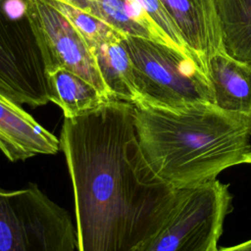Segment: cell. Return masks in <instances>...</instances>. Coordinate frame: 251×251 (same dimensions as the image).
<instances>
[{
  "mask_svg": "<svg viewBox=\"0 0 251 251\" xmlns=\"http://www.w3.org/2000/svg\"><path fill=\"white\" fill-rule=\"evenodd\" d=\"M59 139L73 187L77 251H138L164 226L179 190L146 163L134 105L109 100L64 118Z\"/></svg>",
  "mask_w": 251,
  "mask_h": 251,
  "instance_id": "1",
  "label": "cell"
},
{
  "mask_svg": "<svg viewBox=\"0 0 251 251\" xmlns=\"http://www.w3.org/2000/svg\"><path fill=\"white\" fill-rule=\"evenodd\" d=\"M134 126L146 163L176 190L209 183L251 153V115L212 103L180 110L134 105Z\"/></svg>",
  "mask_w": 251,
  "mask_h": 251,
  "instance_id": "2",
  "label": "cell"
},
{
  "mask_svg": "<svg viewBox=\"0 0 251 251\" xmlns=\"http://www.w3.org/2000/svg\"><path fill=\"white\" fill-rule=\"evenodd\" d=\"M133 65L138 103L180 110L199 103L214 104L211 81L189 55L152 39L124 36Z\"/></svg>",
  "mask_w": 251,
  "mask_h": 251,
  "instance_id": "3",
  "label": "cell"
},
{
  "mask_svg": "<svg viewBox=\"0 0 251 251\" xmlns=\"http://www.w3.org/2000/svg\"><path fill=\"white\" fill-rule=\"evenodd\" d=\"M76 229L67 210L35 183L0 187V251H75Z\"/></svg>",
  "mask_w": 251,
  "mask_h": 251,
  "instance_id": "4",
  "label": "cell"
},
{
  "mask_svg": "<svg viewBox=\"0 0 251 251\" xmlns=\"http://www.w3.org/2000/svg\"><path fill=\"white\" fill-rule=\"evenodd\" d=\"M0 93L31 108L50 102L28 0H0Z\"/></svg>",
  "mask_w": 251,
  "mask_h": 251,
  "instance_id": "5",
  "label": "cell"
},
{
  "mask_svg": "<svg viewBox=\"0 0 251 251\" xmlns=\"http://www.w3.org/2000/svg\"><path fill=\"white\" fill-rule=\"evenodd\" d=\"M231 210L228 185L218 179L179 190L164 226L138 251H217L225 220Z\"/></svg>",
  "mask_w": 251,
  "mask_h": 251,
  "instance_id": "6",
  "label": "cell"
},
{
  "mask_svg": "<svg viewBox=\"0 0 251 251\" xmlns=\"http://www.w3.org/2000/svg\"><path fill=\"white\" fill-rule=\"evenodd\" d=\"M28 15L46 74L60 68L71 71L112 100L90 47L78 29L46 0H28Z\"/></svg>",
  "mask_w": 251,
  "mask_h": 251,
  "instance_id": "7",
  "label": "cell"
},
{
  "mask_svg": "<svg viewBox=\"0 0 251 251\" xmlns=\"http://www.w3.org/2000/svg\"><path fill=\"white\" fill-rule=\"evenodd\" d=\"M176 25L182 41L208 75V64L226 51L215 0H160Z\"/></svg>",
  "mask_w": 251,
  "mask_h": 251,
  "instance_id": "8",
  "label": "cell"
},
{
  "mask_svg": "<svg viewBox=\"0 0 251 251\" xmlns=\"http://www.w3.org/2000/svg\"><path fill=\"white\" fill-rule=\"evenodd\" d=\"M0 150L11 162L54 155L60 139L38 124L21 104L0 93Z\"/></svg>",
  "mask_w": 251,
  "mask_h": 251,
  "instance_id": "9",
  "label": "cell"
},
{
  "mask_svg": "<svg viewBox=\"0 0 251 251\" xmlns=\"http://www.w3.org/2000/svg\"><path fill=\"white\" fill-rule=\"evenodd\" d=\"M214 104L241 114L251 115V64L239 61L222 51L208 64Z\"/></svg>",
  "mask_w": 251,
  "mask_h": 251,
  "instance_id": "10",
  "label": "cell"
},
{
  "mask_svg": "<svg viewBox=\"0 0 251 251\" xmlns=\"http://www.w3.org/2000/svg\"><path fill=\"white\" fill-rule=\"evenodd\" d=\"M111 25L125 36L152 39L169 46L170 40L135 0H56Z\"/></svg>",
  "mask_w": 251,
  "mask_h": 251,
  "instance_id": "11",
  "label": "cell"
},
{
  "mask_svg": "<svg viewBox=\"0 0 251 251\" xmlns=\"http://www.w3.org/2000/svg\"><path fill=\"white\" fill-rule=\"evenodd\" d=\"M123 37L93 43L89 47L111 99L135 105L139 97L134 80L133 65L123 43Z\"/></svg>",
  "mask_w": 251,
  "mask_h": 251,
  "instance_id": "12",
  "label": "cell"
},
{
  "mask_svg": "<svg viewBox=\"0 0 251 251\" xmlns=\"http://www.w3.org/2000/svg\"><path fill=\"white\" fill-rule=\"evenodd\" d=\"M49 99L58 105L64 118H74L109 101L94 85L66 69L47 73Z\"/></svg>",
  "mask_w": 251,
  "mask_h": 251,
  "instance_id": "13",
  "label": "cell"
},
{
  "mask_svg": "<svg viewBox=\"0 0 251 251\" xmlns=\"http://www.w3.org/2000/svg\"><path fill=\"white\" fill-rule=\"evenodd\" d=\"M225 50L251 64V0H215Z\"/></svg>",
  "mask_w": 251,
  "mask_h": 251,
  "instance_id": "14",
  "label": "cell"
},
{
  "mask_svg": "<svg viewBox=\"0 0 251 251\" xmlns=\"http://www.w3.org/2000/svg\"><path fill=\"white\" fill-rule=\"evenodd\" d=\"M46 1H48L54 8L60 11L78 29V31L86 40L88 46L93 43L125 36L111 25L73 6L56 0Z\"/></svg>",
  "mask_w": 251,
  "mask_h": 251,
  "instance_id": "15",
  "label": "cell"
},
{
  "mask_svg": "<svg viewBox=\"0 0 251 251\" xmlns=\"http://www.w3.org/2000/svg\"><path fill=\"white\" fill-rule=\"evenodd\" d=\"M139 6L145 11L149 18L155 23V25L161 29L164 35L170 40L174 48L185 53L193 58L191 53L186 48L180 33L175 25L174 21L164 8L160 0H135ZM194 59V58H193ZM195 60V59H194ZM199 65V64H198Z\"/></svg>",
  "mask_w": 251,
  "mask_h": 251,
  "instance_id": "16",
  "label": "cell"
},
{
  "mask_svg": "<svg viewBox=\"0 0 251 251\" xmlns=\"http://www.w3.org/2000/svg\"><path fill=\"white\" fill-rule=\"evenodd\" d=\"M217 251H251V239L234 246L218 249Z\"/></svg>",
  "mask_w": 251,
  "mask_h": 251,
  "instance_id": "17",
  "label": "cell"
},
{
  "mask_svg": "<svg viewBox=\"0 0 251 251\" xmlns=\"http://www.w3.org/2000/svg\"><path fill=\"white\" fill-rule=\"evenodd\" d=\"M246 164H251V153L248 155V157H247V162H246Z\"/></svg>",
  "mask_w": 251,
  "mask_h": 251,
  "instance_id": "18",
  "label": "cell"
}]
</instances>
